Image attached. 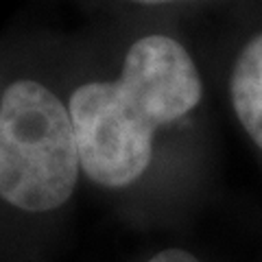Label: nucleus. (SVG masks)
I'll return each mask as SVG.
<instances>
[{"label": "nucleus", "mask_w": 262, "mask_h": 262, "mask_svg": "<svg viewBox=\"0 0 262 262\" xmlns=\"http://www.w3.org/2000/svg\"><path fill=\"white\" fill-rule=\"evenodd\" d=\"M83 186L51 31L0 37V243L63 225Z\"/></svg>", "instance_id": "nucleus-2"}, {"label": "nucleus", "mask_w": 262, "mask_h": 262, "mask_svg": "<svg viewBox=\"0 0 262 262\" xmlns=\"http://www.w3.org/2000/svg\"><path fill=\"white\" fill-rule=\"evenodd\" d=\"M190 20L214 96L262 162V0H232Z\"/></svg>", "instance_id": "nucleus-3"}, {"label": "nucleus", "mask_w": 262, "mask_h": 262, "mask_svg": "<svg viewBox=\"0 0 262 262\" xmlns=\"http://www.w3.org/2000/svg\"><path fill=\"white\" fill-rule=\"evenodd\" d=\"M83 186L140 216L203 192L214 88L190 18L88 20L51 31Z\"/></svg>", "instance_id": "nucleus-1"}, {"label": "nucleus", "mask_w": 262, "mask_h": 262, "mask_svg": "<svg viewBox=\"0 0 262 262\" xmlns=\"http://www.w3.org/2000/svg\"><path fill=\"white\" fill-rule=\"evenodd\" d=\"M142 262H203L194 251L186 247H162L146 256Z\"/></svg>", "instance_id": "nucleus-5"}, {"label": "nucleus", "mask_w": 262, "mask_h": 262, "mask_svg": "<svg viewBox=\"0 0 262 262\" xmlns=\"http://www.w3.org/2000/svg\"><path fill=\"white\" fill-rule=\"evenodd\" d=\"M77 7L88 20L103 18H142V15H166V18H194L214 7L232 0H63Z\"/></svg>", "instance_id": "nucleus-4"}]
</instances>
